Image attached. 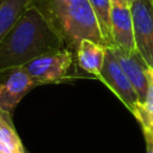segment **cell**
Listing matches in <instances>:
<instances>
[{
	"mask_svg": "<svg viewBox=\"0 0 153 153\" xmlns=\"http://www.w3.org/2000/svg\"><path fill=\"white\" fill-rule=\"evenodd\" d=\"M65 48L63 42L43 16L36 8L27 6L0 42V71L22 67L43 54Z\"/></svg>",
	"mask_w": 153,
	"mask_h": 153,
	"instance_id": "6da1fadb",
	"label": "cell"
},
{
	"mask_svg": "<svg viewBox=\"0 0 153 153\" xmlns=\"http://www.w3.org/2000/svg\"><path fill=\"white\" fill-rule=\"evenodd\" d=\"M29 6L43 16L65 47L74 54L82 39L106 47L88 0H30Z\"/></svg>",
	"mask_w": 153,
	"mask_h": 153,
	"instance_id": "7a4b0ae2",
	"label": "cell"
},
{
	"mask_svg": "<svg viewBox=\"0 0 153 153\" xmlns=\"http://www.w3.org/2000/svg\"><path fill=\"white\" fill-rule=\"evenodd\" d=\"M75 54L69 49L43 54L22 66L27 74L39 85L62 82L72 78V66Z\"/></svg>",
	"mask_w": 153,
	"mask_h": 153,
	"instance_id": "3957f363",
	"label": "cell"
},
{
	"mask_svg": "<svg viewBox=\"0 0 153 153\" xmlns=\"http://www.w3.org/2000/svg\"><path fill=\"white\" fill-rule=\"evenodd\" d=\"M135 49L153 69V1L133 0L129 5Z\"/></svg>",
	"mask_w": 153,
	"mask_h": 153,
	"instance_id": "277c9868",
	"label": "cell"
},
{
	"mask_svg": "<svg viewBox=\"0 0 153 153\" xmlns=\"http://www.w3.org/2000/svg\"><path fill=\"white\" fill-rule=\"evenodd\" d=\"M98 79L118 97V99L133 115L136 114L139 106L141 105L137 94L109 47L105 49L104 63Z\"/></svg>",
	"mask_w": 153,
	"mask_h": 153,
	"instance_id": "5b68a950",
	"label": "cell"
},
{
	"mask_svg": "<svg viewBox=\"0 0 153 153\" xmlns=\"http://www.w3.org/2000/svg\"><path fill=\"white\" fill-rule=\"evenodd\" d=\"M37 86L23 67L0 71V108L12 116L20 100Z\"/></svg>",
	"mask_w": 153,
	"mask_h": 153,
	"instance_id": "8992f818",
	"label": "cell"
},
{
	"mask_svg": "<svg viewBox=\"0 0 153 153\" xmlns=\"http://www.w3.org/2000/svg\"><path fill=\"white\" fill-rule=\"evenodd\" d=\"M122 67L131 86L134 87L140 104H143L148 92V73L151 68L147 66L142 56L136 49L126 50L117 47H109Z\"/></svg>",
	"mask_w": 153,
	"mask_h": 153,
	"instance_id": "52a82bcc",
	"label": "cell"
},
{
	"mask_svg": "<svg viewBox=\"0 0 153 153\" xmlns=\"http://www.w3.org/2000/svg\"><path fill=\"white\" fill-rule=\"evenodd\" d=\"M111 38L112 47L134 50V32L130 7L127 5H114L111 7Z\"/></svg>",
	"mask_w": 153,
	"mask_h": 153,
	"instance_id": "ba28073f",
	"label": "cell"
},
{
	"mask_svg": "<svg viewBox=\"0 0 153 153\" xmlns=\"http://www.w3.org/2000/svg\"><path fill=\"white\" fill-rule=\"evenodd\" d=\"M106 47L98 44L91 39H82L76 50L78 66L86 73L98 79L105 57Z\"/></svg>",
	"mask_w": 153,
	"mask_h": 153,
	"instance_id": "9c48e42d",
	"label": "cell"
},
{
	"mask_svg": "<svg viewBox=\"0 0 153 153\" xmlns=\"http://www.w3.org/2000/svg\"><path fill=\"white\" fill-rule=\"evenodd\" d=\"M30 0H0V42L27 8Z\"/></svg>",
	"mask_w": 153,
	"mask_h": 153,
	"instance_id": "30bf717a",
	"label": "cell"
},
{
	"mask_svg": "<svg viewBox=\"0 0 153 153\" xmlns=\"http://www.w3.org/2000/svg\"><path fill=\"white\" fill-rule=\"evenodd\" d=\"M92 12L96 17L102 38L106 47H112L111 38V0H88Z\"/></svg>",
	"mask_w": 153,
	"mask_h": 153,
	"instance_id": "8fae6325",
	"label": "cell"
},
{
	"mask_svg": "<svg viewBox=\"0 0 153 153\" xmlns=\"http://www.w3.org/2000/svg\"><path fill=\"white\" fill-rule=\"evenodd\" d=\"M0 153H26L13 122H0Z\"/></svg>",
	"mask_w": 153,
	"mask_h": 153,
	"instance_id": "7c38bea8",
	"label": "cell"
},
{
	"mask_svg": "<svg viewBox=\"0 0 153 153\" xmlns=\"http://www.w3.org/2000/svg\"><path fill=\"white\" fill-rule=\"evenodd\" d=\"M142 128H147L153 133V69L148 73V92L143 104H141L134 115Z\"/></svg>",
	"mask_w": 153,
	"mask_h": 153,
	"instance_id": "4fadbf2b",
	"label": "cell"
},
{
	"mask_svg": "<svg viewBox=\"0 0 153 153\" xmlns=\"http://www.w3.org/2000/svg\"><path fill=\"white\" fill-rule=\"evenodd\" d=\"M142 134L146 142V153H153V133L147 128H142Z\"/></svg>",
	"mask_w": 153,
	"mask_h": 153,
	"instance_id": "5bb4252c",
	"label": "cell"
},
{
	"mask_svg": "<svg viewBox=\"0 0 153 153\" xmlns=\"http://www.w3.org/2000/svg\"><path fill=\"white\" fill-rule=\"evenodd\" d=\"M1 121H7V122H13L12 120V116L10 114H7L6 111H4L1 108H0V122Z\"/></svg>",
	"mask_w": 153,
	"mask_h": 153,
	"instance_id": "9a60e30c",
	"label": "cell"
},
{
	"mask_svg": "<svg viewBox=\"0 0 153 153\" xmlns=\"http://www.w3.org/2000/svg\"><path fill=\"white\" fill-rule=\"evenodd\" d=\"M131 1L133 0H111L114 5H127V6H129Z\"/></svg>",
	"mask_w": 153,
	"mask_h": 153,
	"instance_id": "2e32d148",
	"label": "cell"
},
{
	"mask_svg": "<svg viewBox=\"0 0 153 153\" xmlns=\"http://www.w3.org/2000/svg\"><path fill=\"white\" fill-rule=\"evenodd\" d=\"M152 1H153V0H152Z\"/></svg>",
	"mask_w": 153,
	"mask_h": 153,
	"instance_id": "e0dca14e",
	"label": "cell"
}]
</instances>
